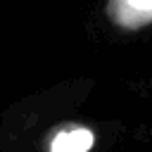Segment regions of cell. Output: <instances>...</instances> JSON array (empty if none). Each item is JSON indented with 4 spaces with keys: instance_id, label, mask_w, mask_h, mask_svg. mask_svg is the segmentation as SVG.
I'll use <instances>...</instances> for the list:
<instances>
[{
    "instance_id": "cell-2",
    "label": "cell",
    "mask_w": 152,
    "mask_h": 152,
    "mask_svg": "<svg viewBox=\"0 0 152 152\" xmlns=\"http://www.w3.org/2000/svg\"><path fill=\"white\" fill-rule=\"evenodd\" d=\"M95 142L93 131L83 128V126H69L62 128L52 142H50V152H88Z\"/></svg>"
},
{
    "instance_id": "cell-1",
    "label": "cell",
    "mask_w": 152,
    "mask_h": 152,
    "mask_svg": "<svg viewBox=\"0 0 152 152\" xmlns=\"http://www.w3.org/2000/svg\"><path fill=\"white\" fill-rule=\"evenodd\" d=\"M109 17L121 28H142L152 24V0H109Z\"/></svg>"
}]
</instances>
